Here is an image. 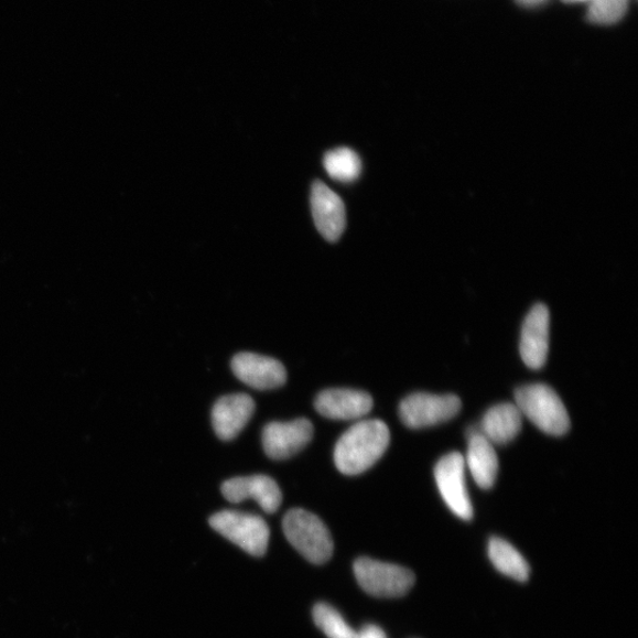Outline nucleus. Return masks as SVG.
I'll return each instance as SVG.
<instances>
[{"mask_svg":"<svg viewBox=\"0 0 638 638\" xmlns=\"http://www.w3.org/2000/svg\"><path fill=\"white\" fill-rule=\"evenodd\" d=\"M389 443L390 432L383 421H358L337 441L335 465L346 476H358L381 459Z\"/></svg>","mask_w":638,"mask_h":638,"instance_id":"nucleus-1","label":"nucleus"},{"mask_svg":"<svg viewBox=\"0 0 638 638\" xmlns=\"http://www.w3.org/2000/svg\"><path fill=\"white\" fill-rule=\"evenodd\" d=\"M516 405L542 432L561 436L570 430L566 408L551 387L544 383L522 386L517 389Z\"/></svg>","mask_w":638,"mask_h":638,"instance_id":"nucleus-2","label":"nucleus"},{"mask_svg":"<svg viewBox=\"0 0 638 638\" xmlns=\"http://www.w3.org/2000/svg\"><path fill=\"white\" fill-rule=\"evenodd\" d=\"M283 530L290 544L309 562L324 564L332 559V534L314 513L302 509L290 510L283 519Z\"/></svg>","mask_w":638,"mask_h":638,"instance_id":"nucleus-3","label":"nucleus"},{"mask_svg":"<svg viewBox=\"0 0 638 638\" xmlns=\"http://www.w3.org/2000/svg\"><path fill=\"white\" fill-rule=\"evenodd\" d=\"M355 577L364 591L379 598H398L411 592L414 572L400 565L358 559L354 564Z\"/></svg>","mask_w":638,"mask_h":638,"instance_id":"nucleus-4","label":"nucleus"},{"mask_svg":"<svg viewBox=\"0 0 638 638\" xmlns=\"http://www.w3.org/2000/svg\"><path fill=\"white\" fill-rule=\"evenodd\" d=\"M209 526L255 558H261L268 551L270 529L267 521L259 516L221 511L209 518Z\"/></svg>","mask_w":638,"mask_h":638,"instance_id":"nucleus-5","label":"nucleus"},{"mask_svg":"<svg viewBox=\"0 0 638 638\" xmlns=\"http://www.w3.org/2000/svg\"><path fill=\"white\" fill-rule=\"evenodd\" d=\"M461 409L462 401L456 396L415 392L400 403L399 414L408 429L420 430L452 420Z\"/></svg>","mask_w":638,"mask_h":638,"instance_id":"nucleus-6","label":"nucleus"},{"mask_svg":"<svg viewBox=\"0 0 638 638\" xmlns=\"http://www.w3.org/2000/svg\"><path fill=\"white\" fill-rule=\"evenodd\" d=\"M465 467V457L453 452L440 459L434 476L439 493L452 512L464 520H471L473 506L466 488Z\"/></svg>","mask_w":638,"mask_h":638,"instance_id":"nucleus-7","label":"nucleus"},{"mask_svg":"<svg viewBox=\"0 0 638 638\" xmlns=\"http://www.w3.org/2000/svg\"><path fill=\"white\" fill-rule=\"evenodd\" d=\"M314 436V425L307 419L270 422L261 434L264 451L273 461H285L302 451Z\"/></svg>","mask_w":638,"mask_h":638,"instance_id":"nucleus-8","label":"nucleus"},{"mask_svg":"<svg viewBox=\"0 0 638 638\" xmlns=\"http://www.w3.org/2000/svg\"><path fill=\"white\" fill-rule=\"evenodd\" d=\"M231 368L242 383L257 390L280 388L288 379L282 363L255 353L237 354L233 359Z\"/></svg>","mask_w":638,"mask_h":638,"instance_id":"nucleus-9","label":"nucleus"},{"mask_svg":"<svg viewBox=\"0 0 638 638\" xmlns=\"http://www.w3.org/2000/svg\"><path fill=\"white\" fill-rule=\"evenodd\" d=\"M550 339V313L544 304L534 305L522 324L520 356L531 369H542L547 364Z\"/></svg>","mask_w":638,"mask_h":638,"instance_id":"nucleus-10","label":"nucleus"},{"mask_svg":"<svg viewBox=\"0 0 638 638\" xmlns=\"http://www.w3.org/2000/svg\"><path fill=\"white\" fill-rule=\"evenodd\" d=\"M374 407L368 392L349 388H333L320 392L316 411L324 418L338 421L361 420Z\"/></svg>","mask_w":638,"mask_h":638,"instance_id":"nucleus-11","label":"nucleus"},{"mask_svg":"<svg viewBox=\"0 0 638 638\" xmlns=\"http://www.w3.org/2000/svg\"><path fill=\"white\" fill-rule=\"evenodd\" d=\"M221 493L225 499L233 504L253 499L261 507V510L269 515L277 512L283 500L280 486L263 474L227 480L221 486Z\"/></svg>","mask_w":638,"mask_h":638,"instance_id":"nucleus-12","label":"nucleus"},{"mask_svg":"<svg viewBox=\"0 0 638 638\" xmlns=\"http://www.w3.org/2000/svg\"><path fill=\"white\" fill-rule=\"evenodd\" d=\"M311 208L320 234L326 240L337 241L347 225L345 203L328 186L316 182L311 191Z\"/></svg>","mask_w":638,"mask_h":638,"instance_id":"nucleus-13","label":"nucleus"},{"mask_svg":"<svg viewBox=\"0 0 638 638\" xmlns=\"http://www.w3.org/2000/svg\"><path fill=\"white\" fill-rule=\"evenodd\" d=\"M255 409L253 399L241 392L220 398L212 409V424L217 436L224 441L236 439L251 420Z\"/></svg>","mask_w":638,"mask_h":638,"instance_id":"nucleus-14","label":"nucleus"},{"mask_svg":"<svg viewBox=\"0 0 638 638\" xmlns=\"http://www.w3.org/2000/svg\"><path fill=\"white\" fill-rule=\"evenodd\" d=\"M465 464L474 482L483 489L493 488L499 471L498 455L493 443L480 431L471 433Z\"/></svg>","mask_w":638,"mask_h":638,"instance_id":"nucleus-15","label":"nucleus"},{"mask_svg":"<svg viewBox=\"0 0 638 638\" xmlns=\"http://www.w3.org/2000/svg\"><path fill=\"white\" fill-rule=\"evenodd\" d=\"M522 415L516 403H500L484 415L482 434L494 445H506L521 431Z\"/></svg>","mask_w":638,"mask_h":638,"instance_id":"nucleus-16","label":"nucleus"},{"mask_svg":"<svg viewBox=\"0 0 638 638\" xmlns=\"http://www.w3.org/2000/svg\"><path fill=\"white\" fill-rule=\"evenodd\" d=\"M488 558L502 575L518 582H527L530 577V566L521 553L505 539L490 538Z\"/></svg>","mask_w":638,"mask_h":638,"instance_id":"nucleus-17","label":"nucleus"},{"mask_svg":"<svg viewBox=\"0 0 638 638\" xmlns=\"http://www.w3.org/2000/svg\"><path fill=\"white\" fill-rule=\"evenodd\" d=\"M324 167L331 177L339 183H353L361 175V159L353 150L343 147L324 156Z\"/></svg>","mask_w":638,"mask_h":638,"instance_id":"nucleus-18","label":"nucleus"},{"mask_svg":"<svg viewBox=\"0 0 638 638\" xmlns=\"http://www.w3.org/2000/svg\"><path fill=\"white\" fill-rule=\"evenodd\" d=\"M316 626L328 638H356L355 631L342 615L326 603H318L313 612Z\"/></svg>","mask_w":638,"mask_h":638,"instance_id":"nucleus-19","label":"nucleus"},{"mask_svg":"<svg viewBox=\"0 0 638 638\" xmlns=\"http://www.w3.org/2000/svg\"><path fill=\"white\" fill-rule=\"evenodd\" d=\"M586 19L596 25H613L625 18L629 0H587Z\"/></svg>","mask_w":638,"mask_h":638,"instance_id":"nucleus-20","label":"nucleus"},{"mask_svg":"<svg viewBox=\"0 0 638 638\" xmlns=\"http://www.w3.org/2000/svg\"><path fill=\"white\" fill-rule=\"evenodd\" d=\"M356 638H388L386 632L378 626L368 625L357 631Z\"/></svg>","mask_w":638,"mask_h":638,"instance_id":"nucleus-21","label":"nucleus"},{"mask_svg":"<svg viewBox=\"0 0 638 638\" xmlns=\"http://www.w3.org/2000/svg\"><path fill=\"white\" fill-rule=\"evenodd\" d=\"M516 2L521 7L534 8L547 3L548 0H516Z\"/></svg>","mask_w":638,"mask_h":638,"instance_id":"nucleus-22","label":"nucleus"},{"mask_svg":"<svg viewBox=\"0 0 638 638\" xmlns=\"http://www.w3.org/2000/svg\"><path fill=\"white\" fill-rule=\"evenodd\" d=\"M565 3H578V2H587V0H563Z\"/></svg>","mask_w":638,"mask_h":638,"instance_id":"nucleus-23","label":"nucleus"}]
</instances>
